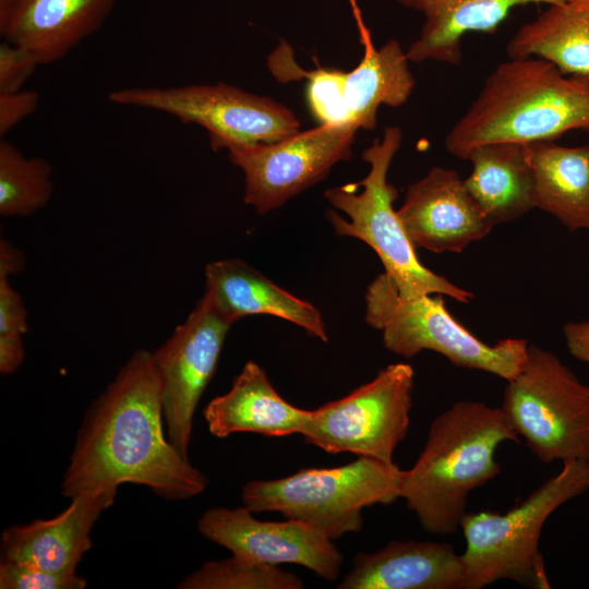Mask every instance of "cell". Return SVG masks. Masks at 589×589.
<instances>
[{
    "mask_svg": "<svg viewBox=\"0 0 589 589\" xmlns=\"http://www.w3.org/2000/svg\"><path fill=\"white\" fill-rule=\"evenodd\" d=\"M117 490L80 494L49 519L13 525L1 534V560L14 561L53 572H76L92 548L95 522L116 498Z\"/></svg>",
    "mask_w": 589,
    "mask_h": 589,
    "instance_id": "9a60e30c",
    "label": "cell"
},
{
    "mask_svg": "<svg viewBox=\"0 0 589 589\" xmlns=\"http://www.w3.org/2000/svg\"><path fill=\"white\" fill-rule=\"evenodd\" d=\"M179 589H301L303 580L276 565L232 555L205 562L187 575Z\"/></svg>",
    "mask_w": 589,
    "mask_h": 589,
    "instance_id": "484cf974",
    "label": "cell"
},
{
    "mask_svg": "<svg viewBox=\"0 0 589 589\" xmlns=\"http://www.w3.org/2000/svg\"><path fill=\"white\" fill-rule=\"evenodd\" d=\"M348 1H349V5L351 8V11H352L357 27H358L360 41H361L362 46H364V45L369 44L370 40L372 41L371 34H370L368 27L364 24V21H363L362 14H361V10H360L359 4H358V0H348Z\"/></svg>",
    "mask_w": 589,
    "mask_h": 589,
    "instance_id": "d6a6232c",
    "label": "cell"
},
{
    "mask_svg": "<svg viewBox=\"0 0 589 589\" xmlns=\"http://www.w3.org/2000/svg\"><path fill=\"white\" fill-rule=\"evenodd\" d=\"M17 0H0V31L7 25Z\"/></svg>",
    "mask_w": 589,
    "mask_h": 589,
    "instance_id": "836d02e7",
    "label": "cell"
},
{
    "mask_svg": "<svg viewBox=\"0 0 589 589\" xmlns=\"http://www.w3.org/2000/svg\"><path fill=\"white\" fill-rule=\"evenodd\" d=\"M216 310L231 324L248 315H273L326 342L321 312L310 302L274 284L243 261L227 259L205 267V292Z\"/></svg>",
    "mask_w": 589,
    "mask_h": 589,
    "instance_id": "e0dca14e",
    "label": "cell"
},
{
    "mask_svg": "<svg viewBox=\"0 0 589 589\" xmlns=\"http://www.w3.org/2000/svg\"><path fill=\"white\" fill-rule=\"evenodd\" d=\"M563 333L570 354L589 363V320L568 322L564 325Z\"/></svg>",
    "mask_w": 589,
    "mask_h": 589,
    "instance_id": "1f68e13d",
    "label": "cell"
},
{
    "mask_svg": "<svg viewBox=\"0 0 589 589\" xmlns=\"http://www.w3.org/2000/svg\"><path fill=\"white\" fill-rule=\"evenodd\" d=\"M364 321L382 333L387 350L412 358L422 350L444 356L459 368L514 378L527 357L528 341L506 338L489 345L471 334L447 311L442 294L404 298L382 273L369 285Z\"/></svg>",
    "mask_w": 589,
    "mask_h": 589,
    "instance_id": "52a82bcc",
    "label": "cell"
},
{
    "mask_svg": "<svg viewBox=\"0 0 589 589\" xmlns=\"http://www.w3.org/2000/svg\"><path fill=\"white\" fill-rule=\"evenodd\" d=\"M465 185L493 226L517 219L536 208L533 178L526 146L491 142L474 147Z\"/></svg>",
    "mask_w": 589,
    "mask_h": 589,
    "instance_id": "44dd1931",
    "label": "cell"
},
{
    "mask_svg": "<svg viewBox=\"0 0 589 589\" xmlns=\"http://www.w3.org/2000/svg\"><path fill=\"white\" fill-rule=\"evenodd\" d=\"M253 514L244 505L212 507L199 518L197 530L245 560L276 566L301 565L329 581L339 577L342 555L324 532L301 520H260Z\"/></svg>",
    "mask_w": 589,
    "mask_h": 589,
    "instance_id": "4fadbf2b",
    "label": "cell"
},
{
    "mask_svg": "<svg viewBox=\"0 0 589 589\" xmlns=\"http://www.w3.org/2000/svg\"><path fill=\"white\" fill-rule=\"evenodd\" d=\"M397 213L414 248L434 253H460L494 227L457 171L440 166L408 187Z\"/></svg>",
    "mask_w": 589,
    "mask_h": 589,
    "instance_id": "5bb4252c",
    "label": "cell"
},
{
    "mask_svg": "<svg viewBox=\"0 0 589 589\" xmlns=\"http://www.w3.org/2000/svg\"><path fill=\"white\" fill-rule=\"evenodd\" d=\"M588 489L589 460H567L557 474L506 513H466L460 522L466 540L461 589H481L502 579L551 588L539 550L543 525L561 505Z\"/></svg>",
    "mask_w": 589,
    "mask_h": 589,
    "instance_id": "5b68a950",
    "label": "cell"
},
{
    "mask_svg": "<svg viewBox=\"0 0 589 589\" xmlns=\"http://www.w3.org/2000/svg\"><path fill=\"white\" fill-rule=\"evenodd\" d=\"M587 82H589V81H587Z\"/></svg>",
    "mask_w": 589,
    "mask_h": 589,
    "instance_id": "e575fe53",
    "label": "cell"
},
{
    "mask_svg": "<svg viewBox=\"0 0 589 589\" xmlns=\"http://www.w3.org/2000/svg\"><path fill=\"white\" fill-rule=\"evenodd\" d=\"M203 294L185 321L155 351L167 437L189 458L193 418L214 376L231 327Z\"/></svg>",
    "mask_w": 589,
    "mask_h": 589,
    "instance_id": "7c38bea8",
    "label": "cell"
},
{
    "mask_svg": "<svg viewBox=\"0 0 589 589\" xmlns=\"http://www.w3.org/2000/svg\"><path fill=\"white\" fill-rule=\"evenodd\" d=\"M358 130L352 123H323L279 141L229 148L231 164L244 175L243 202L263 215L321 182L351 158Z\"/></svg>",
    "mask_w": 589,
    "mask_h": 589,
    "instance_id": "8fae6325",
    "label": "cell"
},
{
    "mask_svg": "<svg viewBox=\"0 0 589 589\" xmlns=\"http://www.w3.org/2000/svg\"><path fill=\"white\" fill-rule=\"evenodd\" d=\"M506 53L508 58H541L565 75L589 81V0L549 5L517 29Z\"/></svg>",
    "mask_w": 589,
    "mask_h": 589,
    "instance_id": "603a6c76",
    "label": "cell"
},
{
    "mask_svg": "<svg viewBox=\"0 0 589 589\" xmlns=\"http://www.w3.org/2000/svg\"><path fill=\"white\" fill-rule=\"evenodd\" d=\"M462 561L449 543L393 540L358 553L338 589H461Z\"/></svg>",
    "mask_w": 589,
    "mask_h": 589,
    "instance_id": "2e32d148",
    "label": "cell"
},
{
    "mask_svg": "<svg viewBox=\"0 0 589 589\" xmlns=\"http://www.w3.org/2000/svg\"><path fill=\"white\" fill-rule=\"evenodd\" d=\"M164 422L153 353L137 349L86 410L62 479V494L71 500L118 491L122 483L145 485L168 501L201 494L207 477L169 441Z\"/></svg>",
    "mask_w": 589,
    "mask_h": 589,
    "instance_id": "6da1fadb",
    "label": "cell"
},
{
    "mask_svg": "<svg viewBox=\"0 0 589 589\" xmlns=\"http://www.w3.org/2000/svg\"><path fill=\"white\" fill-rule=\"evenodd\" d=\"M413 377L410 364H389L345 397L309 410L300 434L329 454L394 464L410 424Z\"/></svg>",
    "mask_w": 589,
    "mask_h": 589,
    "instance_id": "30bf717a",
    "label": "cell"
},
{
    "mask_svg": "<svg viewBox=\"0 0 589 589\" xmlns=\"http://www.w3.org/2000/svg\"><path fill=\"white\" fill-rule=\"evenodd\" d=\"M108 100L200 125L215 152L271 143L300 131L297 116L281 103L226 83L122 88L110 92Z\"/></svg>",
    "mask_w": 589,
    "mask_h": 589,
    "instance_id": "9c48e42d",
    "label": "cell"
},
{
    "mask_svg": "<svg viewBox=\"0 0 589 589\" xmlns=\"http://www.w3.org/2000/svg\"><path fill=\"white\" fill-rule=\"evenodd\" d=\"M24 257L8 241L0 242V372L14 373L24 361L23 335L28 330L27 312L10 276L23 269Z\"/></svg>",
    "mask_w": 589,
    "mask_h": 589,
    "instance_id": "4316f807",
    "label": "cell"
},
{
    "mask_svg": "<svg viewBox=\"0 0 589 589\" xmlns=\"http://www.w3.org/2000/svg\"><path fill=\"white\" fill-rule=\"evenodd\" d=\"M288 68V80L298 75L308 81L306 100L309 109L314 118L320 121V124L351 123L344 96L345 71L324 68L305 71L298 68L297 64Z\"/></svg>",
    "mask_w": 589,
    "mask_h": 589,
    "instance_id": "83f0119b",
    "label": "cell"
},
{
    "mask_svg": "<svg viewBox=\"0 0 589 589\" xmlns=\"http://www.w3.org/2000/svg\"><path fill=\"white\" fill-rule=\"evenodd\" d=\"M118 0H17L2 39L29 50L40 65L65 58L96 33Z\"/></svg>",
    "mask_w": 589,
    "mask_h": 589,
    "instance_id": "ac0fdd59",
    "label": "cell"
},
{
    "mask_svg": "<svg viewBox=\"0 0 589 589\" xmlns=\"http://www.w3.org/2000/svg\"><path fill=\"white\" fill-rule=\"evenodd\" d=\"M402 474L395 464L358 457L339 467L250 480L242 488L241 498L253 513H280L314 526L335 541L362 529L365 507L399 498Z\"/></svg>",
    "mask_w": 589,
    "mask_h": 589,
    "instance_id": "8992f818",
    "label": "cell"
},
{
    "mask_svg": "<svg viewBox=\"0 0 589 589\" xmlns=\"http://www.w3.org/2000/svg\"><path fill=\"white\" fill-rule=\"evenodd\" d=\"M87 581L76 572H53L14 561L1 560V589H84Z\"/></svg>",
    "mask_w": 589,
    "mask_h": 589,
    "instance_id": "f1b7e54d",
    "label": "cell"
},
{
    "mask_svg": "<svg viewBox=\"0 0 589 589\" xmlns=\"http://www.w3.org/2000/svg\"><path fill=\"white\" fill-rule=\"evenodd\" d=\"M518 441L501 407L459 400L437 416L413 466L404 470L400 498L430 533L460 528L471 491L500 473L495 452Z\"/></svg>",
    "mask_w": 589,
    "mask_h": 589,
    "instance_id": "3957f363",
    "label": "cell"
},
{
    "mask_svg": "<svg viewBox=\"0 0 589 589\" xmlns=\"http://www.w3.org/2000/svg\"><path fill=\"white\" fill-rule=\"evenodd\" d=\"M39 95L35 91L0 94V135L3 137L17 123L38 107Z\"/></svg>",
    "mask_w": 589,
    "mask_h": 589,
    "instance_id": "4dcf8cb0",
    "label": "cell"
},
{
    "mask_svg": "<svg viewBox=\"0 0 589 589\" xmlns=\"http://www.w3.org/2000/svg\"><path fill=\"white\" fill-rule=\"evenodd\" d=\"M407 52L396 39L380 48L373 43L363 46V57L351 71L345 72L344 96L351 123L358 129L373 130L381 105L399 107L410 97L416 85Z\"/></svg>",
    "mask_w": 589,
    "mask_h": 589,
    "instance_id": "cb8c5ba5",
    "label": "cell"
},
{
    "mask_svg": "<svg viewBox=\"0 0 589 589\" xmlns=\"http://www.w3.org/2000/svg\"><path fill=\"white\" fill-rule=\"evenodd\" d=\"M38 65L29 50L3 39L0 44V94L21 91Z\"/></svg>",
    "mask_w": 589,
    "mask_h": 589,
    "instance_id": "f546056e",
    "label": "cell"
},
{
    "mask_svg": "<svg viewBox=\"0 0 589 589\" xmlns=\"http://www.w3.org/2000/svg\"><path fill=\"white\" fill-rule=\"evenodd\" d=\"M420 12L423 25L408 48L411 62L437 61L459 65L461 43L468 33H494L510 11L527 4H555L565 0H397Z\"/></svg>",
    "mask_w": 589,
    "mask_h": 589,
    "instance_id": "ffe728a7",
    "label": "cell"
},
{
    "mask_svg": "<svg viewBox=\"0 0 589 589\" xmlns=\"http://www.w3.org/2000/svg\"><path fill=\"white\" fill-rule=\"evenodd\" d=\"M525 146L536 207L570 231L589 230V144L570 147L540 141Z\"/></svg>",
    "mask_w": 589,
    "mask_h": 589,
    "instance_id": "7402d4cb",
    "label": "cell"
},
{
    "mask_svg": "<svg viewBox=\"0 0 589 589\" xmlns=\"http://www.w3.org/2000/svg\"><path fill=\"white\" fill-rule=\"evenodd\" d=\"M572 130L589 132V82L541 58H508L486 76L444 144L467 160L481 144L553 141Z\"/></svg>",
    "mask_w": 589,
    "mask_h": 589,
    "instance_id": "7a4b0ae2",
    "label": "cell"
},
{
    "mask_svg": "<svg viewBox=\"0 0 589 589\" xmlns=\"http://www.w3.org/2000/svg\"><path fill=\"white\" fill-rule=\"evenodd\" d=\"M308 413L284 399L254 361H248L230 389L203 410L209 433L219 438L240 432L269 437L300 434Z\"/></svg>",
    "mask_w": 589,
    "mask_h": 589,
    "instance_id": "d6986e66",
    "label": "cell"
},
{
    "mask_svg": "<svg viewBox=\"0 0 589 589\" xmlns=\"http://www.w3.org/2000/svg\"><path fill=\"white\" fill-rule=\"evenodd\" d=\"M402 142L399 127H386L381 139L363 151L368 175L356 183L327 189L326 201L348 219L329 209L327 218L338 236L351 237L368 244L378 256L384 273L399 294L416 298L423 294L448 296L468 303L473 293L450 283L419 260L416 248L394 208L397 189L387 181L390 164Z\"/></svg>",
    "mask_w": 589,
    "mask_h": 589,
    "instance_id": "277c9868",
    "label": "cell"
},
{
    "mask_svg": "<svg viewBox=\"0 0 589 589\" xmlns=\"http://www.w3.org/2000/svg\"><path fill=\"white\" fill-rule=\"evenodd\" d=\"M501 409L543 464L589 460V386L554 353L528 345L521 370L507 381Z\"/></svg>",
    "mask_w": 589,
    "mask_h": 589,
    "instance_id": "ba28073f",
    "label": "cell"
},
{
    "mask_svg": "<svg viewBox=\"0 0 589 589\" xmlns=\"http://www.w3.org/2000/svg\"><path fill=\"white\" fill-rule=\"evenodd\" d=\"M52 167L41 157H26L14 144L0 141V215L29 216L50 201Z\"/></svg>",
    "mask_w": 589,
    "mask_h": 589,
    "instance_id": "d4e9b609",
    "label": "cell"
}]
</instances>
